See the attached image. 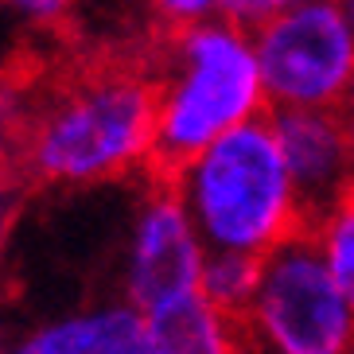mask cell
<instances>
[{
  "label": "cell",
  "mask_w": 354,
  "mask_h": 354,
  "mask_svg": "<svg viewBox=\"0 0 354 354\" xmlns=\"http://www.w3.org/2000/svg\"><path fill=\"white\" fill-rule=\"evenodd\" d=\"M156 39L160 28L145 55H78L8 86V97L24 102L4 109L24 183L78 187L148 167L160 113Z\"/></svg>",
  "instance_id": "cell-1"
},
{
  "label": "cell",
  "mask_w": 354,
  "mask_h": 354,
  "mask_svg": "<svg viewBox=\"0 0 354 354\" xmlns=\"http://www.w3.org/2000/svg\"><path fill=\"white\" fill-rule=\"evenodd\" d=\"M156 82L160 113L148 176L160 179H176L214 140L257 121L261 105L269 102L257 47L245 32L222 20V12L183 32L160 28Z\"/></svg>",
  "instance_id": "cell-2"
},
{
  "label": "cell",
  "mask_w": 354,
  "mask_h": 354,
  "mask_svg": "<svg viewBox=\"0 0 354 354\" xmlns=\"http://www.w3.org/2000/svg\"><path fill=\"white\" fill-rule=\"evenodd\" d=\"M171 183L210 253L269 257L304 234L296 187L269 117L214 140Z\"/></svg>",
  "instance_id": "cell-3"
},
{
  "label": "cell",
  "mask_w": 354,
  "mask_h": 354,
  "mask_svg": "<svg viewBox=\"0 0 354 354\" xmlns=\"http://www.w3.org/2000/svg\"><path fill=\"white\" fill-rule=\"evenodd\" d=\"M241 331L250 354H354V308L331 281L312 234H296L265 257Z\"/></svg>",
  "instance_id": "cell-4"
},
{
  "label": "cell",
  "mask_w": 354,
  "mask_h": 354,
  "mask_svg": "<svg viewBox=\"0 0 354 354\" xmlns=\"http://www.w3.org/2000/svg\"><path fill=\"white\" fill-rule=\"evenodd\" d=\"M272 109H339L354 82V32L343 4L288 0L253 35Z\"/></svg>",
  "instance_id": "cell-5"
},
{
  "label": "cell",
  "mask_w": 354,
  "mask_h": 354,
  "mask_svg": "<svg viewBox=\"0 0 354 354\" xmlns=\"http://www.w3.org/2000/svg\"><path fill=\"white\" fill-rule=\"evenodd\" d=\"M207 245L198 238L176 183L148 176V195L133 218L125 253V304L140 315L195 296L203 284Z\"/></svg>",
  "instance_id": "cell-6"
},
{
  "label": "cell",
  "mask_w": 354,
  "mask_h": 354,
  "mask_svg": "<svg viewBox=\"0 0 354 354\" xmlns=\"http://www.w3.org/2000/svg\"><path fill=\"white\" fill-rule=\"evenodd\" d=\"M277 145L284 152L304 234H312L331 218L354 191L351 140L335 109H272L269 113Z\"/></svg>",
  "instance_id": "cell-7"
},
{
  "label": "cell",
  "mask_w": 354,
  "mask_h": 354,
  "mask_svg": "<svg viewBox=\"0 0 354 354\" xmlns=\"http://www.w3.org/2000/svg\"><path fill=\"white\" fill-rule=\"evenodd\" d=\"M4 354H152L145 315L133 304L66 312L24 331Z\"/></svg>",
  "instance_id": "cell-8"
},
{
  "label": "cell",
  "mask_w": 354,
  "mask_h": 354,
  "mask_svg": "<svg viewBox=\"0 0 354 354\" xmlns=\"http://www.w3.org/2000/svg\"><path fill=\"white\" fill-rule=\"evenodd\" d=\"M152 354H250L241 323L214 312L203 292L171 300L145 315Z\"/></svg>",
  "instance_id": "cell-9"
},
{
  "label": "cell",
  "mask_w": 354,
  "mask_h": 354,
  "mask_svg": "<svg viewBox=\"0 0 354 354\" xmlns=\"http://www.w3.org/2000/svg\"><path fill=\"white\" fill-rule=\"evenodd\" d=\"M261 272H265V257H250V253H210L207 250L198 292L230 323H245L253 312V300H257Z\"/></svg>",
  "instance_id": "cell-10"
},
{
  "label": "cell",
  "mask_w": 354,
  "mask_h": 354,
  "mask_svg": "<svg viewBox=\"0 0 354 354\" xmlns=\"http://www.w3.org/2000/svg\"><path fill=\"white\" fill-rule=\"evenodd\" d=\"M315 245L323 253V265L331 272V281L339 284V292L354 308V191L346 195L343 207L315 230Z\"/></svg>",
  "instance_id": "cell-11"
},
{
  "label": "cell",
  "mask_w": 354,
  "mask_h": 354,
  "mask_svg": "<svg viewBox=\"0 0 354 354\" xmlns=\"http://www.w3.org/2000/svg\"><path fill=\"white\" fill-rule=\"evenodd\" d=\"M12 12H20L28 24H43V28H59V20H63L66 4H59V0H24V4H12Z\"/></svg>",
  "instance_id": "cell-12"
},
{
  "label": "cell",
  "mask_w": 354,
  "mask_h": 354,
  "mask_svg": "<svg viewBox=\"0 0 354 354\" xmlns=\"http://www.w3.org/2000/svg\"><path fill=\"white\" fill-rule=\"evenodd\" d=\"M335 113H339V121H343V129H346V140H351V160H354V82H351L343 105H339Z\"/></svg>",
  "instance_id": "cell-13"
},
{
  "label": "cell",
  "mask_w": 354,
  "mask_h": 354,
  "mask_svg": "<svg viewBox=\"0 0 354 354\" xmlns=\"http://www.w3.org/2000/svg\"><path fill=\"white\" fill-rule=\"evenodd\" d=\"M343 12H346V20H351V32H354V0H346Z\"/></svg>",
  "instance_id": "cell-14"
}]
</instances>
